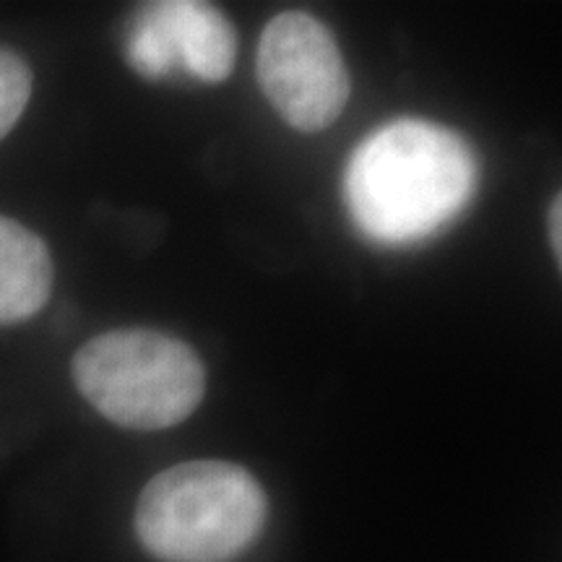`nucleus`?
Wrapping results in <instances>:
<instances>
[{
  "label": "nucleus",
  "instance_id": "obj_1",
  "mask_svg": "<svg viewBox=\"0 0 562 562\" xmlns=\"http://www.w3.org/2000/svg\"><path fill=\"white\" fill-rule=\"evenodd\" d=\"M480 165L459 133L430 121H393L364 138L344 172L347 209L385 245L427 240L472 201Z\"/></svg>",
  "mask_w": 562,
  "mask_h": 562
},
{
  "label": "nucleus",
  "instance_id": "obj_2",
  "mask_svg": "<svg viewBox=\"0 0 562 562\" xmlns=\"http://www.w3.org/2000/svg\"><path fill=\"white\" fill-rule=\"evenodd\" d=\"M266 492L248 469L188 461L154 476L136 505V533L161 562H229L266 524Z\"/></svg>",
  "mask_w": 562,
  "mask_h": 562
},
{
  "label": "nucleus",
  "instance_id": "obj_3",
  "mask_svg": "<svg viewBox=\"0 0 562 562\" xmlns=\"http://www.w3.org/2000/svg\"><path fill=\"white\" fill-rule=\"evenodd\" d=\"M76 389L125 430H167L199 409L206 370L186 341L151 328H115L83 344L70 362Z\"/></svg>",
  "mask_w": 562,
  "mask_h": 562
},
{
  "label": "nucleus",
  "instance_id": "obj_4",
  "mask_svg": "<svg viewBox=\"0 0 562 562\" xmlns=\"http://www.w3.org/2000/svg\"><path fill=\"white\" fill-rule=\"evenodd\" d=\"M258 83L281 121L300 133L331 128L351 91L334 34L305 11H284L266 24Z\"/></svg>",
  "mask_w": 562,
  "mask_h": 562
},
{
  "label": "nucleus",
  "instance_id": "obj_5",
  "mask_svg": "<svg viewBox=\"0 0 562 562\" xmlns=\"http://www.w3.org/2000/svg\"><path fill=\"white\" fill-rule=\"evenodd\" d=\"M146 9L165 37L175 70H188L206 83L229 79L237 60V37L222 11L199 0H167Z\"/></svg>",
  "mask_w": 562,
  "mask_h": 562
},
{
  "label": "nucleus",
  "instance_id": "obj_6",
  "mask_svg": "<svg viewBox=\"0 0 562 562\" xmlns=\"http://www.w3.org/2000/svg\"><path fill=\"white\" fill-rule=\"evenodd\" d=\"M53 258L37 232L0 216V326L30 321L53 294Z\"/></svg>",
  "mask_w": 562,
  "mask_h": 562
},
{
  "label": "nucleus",
  "instance_id": "obj_7",
  "mask_svg": "<svg viewBox=\"0 0 562 562\" xmlns=\"http://www.w3.org/2000/svg\"><path fill=\"white\" fill-rule=\"evenodd\" d=\"M32 97V70L16 53L0 50V140L24 115Z\"/></svg>",
  "mask_w": 562,
  "mask_h": 562
},
{
  "label": "nucleus",
  "instance_id": "obj_8",
  "mask_svg": "<svg viewBox=\"0 0 562 562\" xmlns=\"http://www.w3.org/2000/svg\"><path fill=\"white\" fill-rule=\"evenodd\" d=\"M560 209H562V201H560V195L558 199L552 201V209H550V245H552V250H554V256H562V240H560V224H562V214H560Z\"/></svg>",
  "mask_w": 562,
  "mask_h": 562
}]
</instances>
